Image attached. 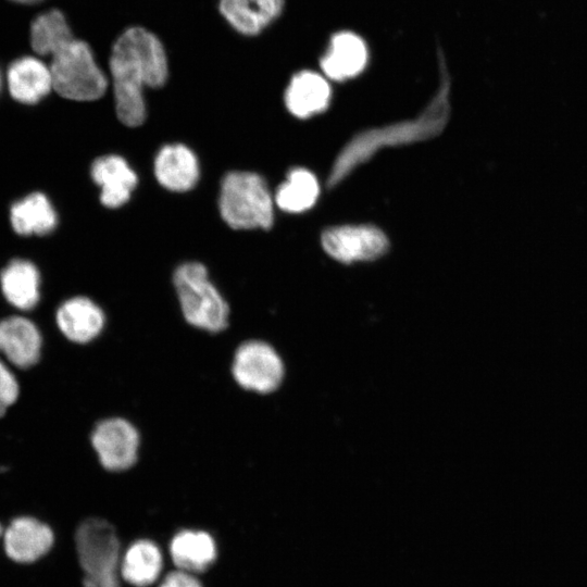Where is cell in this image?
I'll return each mask as SVG.
<instances>
[{"mask_svg": "<svg viewBox=\"0 0 587 587\" xmlns=\"http://www.w3.org/2000/svg\"><path fill=\"white\" fill-rule=\"evenodd\" d=\"M109 64L118 120L130 127L141 125L146 118L143 89L163 86L168 75L161 40L143 27H129L115 40Z\"/></svg>", "mask_w": 587, "mask_h": 587, "instance_id": "cell-1", "label": "cell"}, {"mask_svg": "<svg viewBox=\"0 0 587 587\" xmlns=\"http://www.w3.org/2000/svg\"><path fill=\"white\" fill-rule=\"evenodd\" d=\"M444 65L441 62L439 89L417 117L366 129L346 143L330 168L327 179L329 188L336 187L378 150L430 139L444 130L450 114V80Z\"/></svg>", "mask_w": 587, "mask_h": 587, "instance_id": "cell-2", "label": "cell"}, {"mask_svg": "<svg viewBox=\"0 0 587 587\" xmlns=\"http://www.w3.org/2000/svg\"><path fill=\"white\" fill-rule=\"evenodd\" d=\"M218 209L234 229H267L274 221V201L268 187L253 172H229L222 180Z\"/></svg>", "mask_w": 587, "mask_h": 587, "instance_id": "cell-3", "label": "cell"}, {"mask_svg": "<svg viewBox=\"0 0 587 587\" xmlns=\"http://www.w3.org/2000/svg\"><path fill=\"white\" fill-rule=\"evenodd\" d=\"M75 547L84 587H121V544L107 520L89 517L76 529Z\"/></svg>", "mask_w": 587, "mask_h": 587, "instance_id": "cell-4", "label": "cell"}, {"mask_svg": "<svg viewBox=\"0 0 587 587\" xmlns=\"http://www.w3.org/2000/svg\"><path fill=\"white\" fill-rule=\"evenodd\" d=\"M185 320L192 326L217 333L228 323L229 309L199 262L180 264L173 275Z\"/></svg>", "mask_w": 587, "mask_h": 587, "instance_id": "cell-5", "label": "cell"}, {"mask_svg": "<svg viewBox=\"0 0 587 587\" xmlns=\"http://www.w3.org/2000/svg\"><path fill=\"white\" fill-rule=\"evenodd\" d=\"M51 58L52 86L61 97L92 101L107 91L108 78L87 42L74 38Z\"/></svg>", "mask_w": 587, "mask_h": 587, "instance_id": "cell-6", "label": "cell"}, {"mask_svg": "<svg viewBox=\"0 0 587 587\" xmlns=\"http://www.w3.org/2000/svg\"><path fill=\"white\" fill-rule=\"evenodd\" d=\"M232 372L242 388L267 394L282 383L284 366L279 355L268 344L249 340L236 350Z\"/></svg>", "mask_w": 587, "mask_h": 587, "instance_id": "cell-7", "label": "cell"}, {"mask_svg": "<svg viewBox=\"0 0 587 587\" xmlns=\"http://www.w3.org/2000/svg\"><path fill=\"white\" fill-rule=\"evenodd\" d=\"M324 251L341 263L372 261L382 257L389 242L374 225H340L327 228L321 236Z\"/></svg>", "mask_w": 587, "mask_h": 587, "instance_id": "cell-8", "label": "cell"}, {"mask_svg": "<svg viewBox=\"0 0 587 587\" xmlns=\"http://www.w3.org/2000/svg\"><path fill=\"white\" fill-rule=\"evenodd\" d=\"M91 444L105 470L121 472L133 466L137 460L139 434L124 419H107L95 427Z\"/></svg>", "mask_w": 587, "mask_h": 587, "instance_id": "cell-9", "label": "cell"}, {"mask_svg": "<svg viewBox=\"0 0 587 587\" xmlns=\"http://www.w3.org/2000/svg\"><path fill=\"white\" fill-rule=\"evenodd\" d=\"M7 555L18 563H32L49 552L54 542L50 526L35 517L11 521L3 534Z\"/></svg>", "mask_w": 587, "mask_h": 587, "instance_id": "cell-10", "label": "cell"}, {"mask_svg": "<svg viewBox=\"0 0 587 587\" xmlns=\"http://www.w3.org/2000/svg\"><path fill=\"white\" fill-rule=\"evenodd\" d=\"M365 41L352 32H338L330 38L320 66L325 77L342 82L359 75L367 64Z\"/></svg>", "mask_w": 587, "mask_h": 587, "instance_id": "cell-11", "label": "cell"}, {"mask_svg": "<svg viewBox=\"0 0 587 587\" xmlns=\"http://www.w3.org/2000/svg\"><path fill=\"white\" fill-rule=\"evenodd\" d=\"M90 173L93 182L101 189V203L110 209L125 204L138 182L136 173L127 161L116 154H107L96 159Z\"/></svg>", "mask_w": 587, "mask_h": 587, "instance_id": "cell-12", "label": "cell"}, {"mask_svg": "<svg viewBox=\"0 0 587 587\" xmlns=\"http://www.w3.org/2000/svg\"><path fill=\"white\" fill-rule=\"evenodd\" d=\"M153 168L159 184L175 192L191 189L200 173L196 154L182 143L162 147L155 155Z\"/></svg>", "mask_w": 587, "mask_h": 587, "instance_id": "cell-13", "label": "cell"}, {"mask_svg": "<svg viewBox=\"0 0 587 587\" xmlns=\"http://www.w3.org/2000/svg\"><path fill=\"white\" fill-rule=\"evenodd\" d=\"M332 89L325 76L313 71H301L290 79L284 100L292 115L307 118L326 110Z\"/></svg>", "mask_w": 587, "mask_h": 587, "instance_id": "cell-14", "label": "cell"}, {"mask_svg": "<svg viewBox=\"0 0 587 587\" xmlns=\"http://www.w3.org/2000/svg\"><path fill=\"white\" fill-rule=\"evenodd\" d=\"M41 336L36 325L22 316L0 321V352L14 365L27 369L40 355Z\"/></svg>", "mask_w": 587, "mask_h": 587, "instance_id": "cell-15", "label": "cell"}, {"mask_svg": "<svg viewBox=\"0 0 587 587\" xmlns=\"http://www.w3.org/2000/svg\"><path fill=\"white\" fill-rule=\"evenodd\" d=\"M57 323L71 341L86 344L102 330L105 316L99 305L86 297H74L58 309Z\"/></svg>", "mask_w": 587, "mask_h": 587, "instance_id": "cell-16", "label": "cell"}, {"mask_svg": "<svg viewBox=\"0 0 587 587\" xmlns=\"http://www.w3.org/2000/svg\"><path fill=\"white\" fill-rule=\"evenodd\" d=\"M284 0H220L218 9L226 22L239 34L254 36L282 13Z\"/></svg>", "mask_w": 587, "mask_h": 587, "instance_id": "cell-17", "label": "cell"}, {"mask_svg": "<svg viewBox=\"0 0 587 587\" xmlns=\"http://www.w3.org/2000/svg\"><path fill=\"white\" fill-rule=\"evenodd\" d=\"M170 555L177 570L202 573L216 560V542L205 530L183 529L172 537Z\"/></svg>", "mask_w": 587, "mask_h": 587, "instance_id": "cell-18", "label": "cell"}, {"mask_svg": "<svg viewBox=\"0 0 587 587\" xmlns=\"http://www.w3.org/2000/svg\"><path fill=\"white\" fill-rule=\"evenodd\" d=\"M8 86L15 100L36 103L53 89L50 67L34 57L20 58L8 70Z\"/></svg>", "mask_w": 587, "mask_h": 587, "instance_id": "cell-19", "label": "cell"}, {"mask_svg": "<svg viewBox=\"0 0 587 587\" xmlns=\"http://www.w3.org/2000/svg\"><path fill=\"white\" fill-rule=\"evenodd\" d=\"M163 563L162 551L154 541L137 539L121 558V579L134 587H149L160 578Z\"/></svg>", "mask_w": 587, "mask_h": 587, "instance_id": "cell-20", "label": "cell"}, {"mask_svg": "<svg viewBox=\"0 0 587 587\" xmlns=\"http://www.w3.org/2000/svg\"><path fill=\"white\" fill-rule=\"evenodd\" d=\"M0 284L7 300L21 310L33 309L39 300V272L29 261H11L1 272Z\"/></svg>", "mask_w": 587, "mask_h": 587, "instance_id": "cell-21", "label": "cell"}, {"mask_svg": "<svg viewBox=\"0 0 587 587\" xmlns=\"http://www.w3.org/2000/svg\"><path fill=\"white\" fill-rule=\"evenodd\" d=\"M10 220L20 235H46L58 223L57 213L49 199L40 192H34L11 207Z\"/></svg>", "mask_w": 587, "mask_h": 587, "instance_id": "cell-22", "label": "cell"}, {"mask_svg": "<svg viewBox=\"0 0 587 587\" xmlns=\"http://www.w3.org/2000/svg\"><path fill=\"white\" fill-rule=\"evenodd\" d=\"M74 39L64 14L52 9L38 15L30 26V45L39 55L53 57Z\"/></svg>", "mask_w": 587, "mask_h": 587, "instance_id": "cell-23", "label": "cell"}, {"mask_svg": "<svg viewBox=\"0 0 587 587\" xmlns=\"http://www.w3.org/2000/svg\"><path fill=\"white\" fill-rule=\"evenodd\" d=\"M319 195L316 177L305 168H294L277 188L275 203L285 212L301 213L315 204Z\"/></svg>", "mask_w": 587, "mask_h": 587, "instance_id": "cell-24", "label": "cell"}, {"mask_svg": "<svg viewBox=\"0 0 587 587\" xmlns=\"http://www.w3.org/2000/svg\"><path fill=\"white\" fill-rule=\"evenodd\" d=\"M18 397V384L14 375L0 360V416Z\"/></svg>", "mask_w": 587, "mask_h": 587, "instance_id": "cell-25", "label": "cell"}, {"mask_svg": "<svg viewBox=\"0 0 587 587\" xmlns=\"http://www.w3.org/2000/svg\"><path fill=\"white\" fill-rule=\"evenodd\" d=\"M159 587H203L195 574L182 570L167 573Z\"/></svg>", "mask_w": 587, "mask_h": 587, "instance_id": "cell-26", "label": "cell"}, {"mask_svg": "<svg viewBox=\"0 0 587 587\" xmlns=\"http://www.w3.org/2000/svg\"><path fill=\"white\" fill-rule=\"evenodd\" d=\"M13 2L23 3V4H34L41 0H11Z\"/></svg>", "mask_w": 587, "mask_h": 587, "instance_id": "cell-27", "label": "cell"}, {"mask_svg": "<svg viewBox=\"0 0 587 587\" xmlns=\"http://www.w3.org/2000/svg\"><path fill=\"white\" fill-rule=\"evenodd\" d=\"M1 533H2V526H1V524H0V535H1Z\"/></svg>", "mask_w": 587, "mask_h": 587, "instance_id": "cell-28", "label": "cell"}]
</instances>
